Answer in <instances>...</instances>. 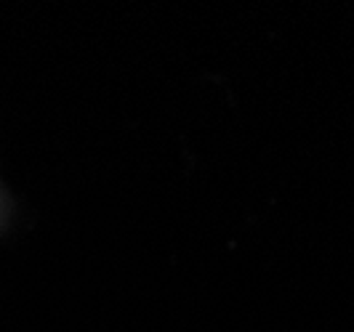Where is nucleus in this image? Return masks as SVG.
Listing matches in <instances>:
<instances>
[{"mask_svg":"<svg viewBox=\"0 0 354 332\" xmlns=\"http://www.w3.org/2000/svg\"><path fill=\"white\" fill-rule=\"evenodd\" d=\"M11 213H14L11 194L6 192V186L0 184V234H3V228L8 226V221H11Z\"/></svg>","mask_w":354,"mask_h":332,"instance_id":"f257e3e1","label":"nucleus"}]
</instances>
